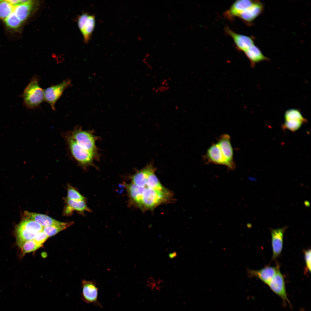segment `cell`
<instances>
[{"mask_svg": "<svg viewBox=\"0 0 311 311\" xmlns=\"http://www.w3.org/2000/svg\"><path fill=\"white\" fill-rule=\"evenodd\" d=\"M39 81L37 76H33L24 90L22 97L24 103L28 108H35L44 101V90L40 86Z\"/></svg>", "mask_w": 311, "mask_h": 311, "instance_id": "cell-1", "label": "cell"}, {"mask_svg": "<svg viewBox=\"0 0 311 311\" xmlns=\"http://www.w3.org/2000/svg\"><path fill=\"white\" fill-rule=\"evenodd\" d=\"M67 139L71 154L79 164L83 167L92 165L96 153L81 147L70 135Z\"/></svg>", "mask_w": 311, "mask_h": 311, "instance_id": "cell-2", "label": "cell"}, {"mask_svg": "<svg viewBox=\"0 0 311 311\" xmlns=\"http://www.w3.org/2000/svg\"><path fill=\"white\" fill-rule=\"evenodd\" d=\"M70 136L82 148L96 153L95 138L90 132L83 130L80 128H76L71 132Z\"/></svg>", "mask_w": 311, "mask_h": 311, "instance_id": "cell-3", "label": "cell"}, {"mask_svg": "<svg viewBox=\"0 0 311 311\" xmlns=\"http://www.w3.org/2000/svg\"><path fill=\"white\" fill-rule=\"evenodd\" d=\"M71 85V80L68 79L59 84L48 88L44 90V101L50 105L53 110H55L56 102L61 96L65 90Z\"/></svg>", "mask_w": 311, "mask_h": 311, "instance_id": "cell-4", "label": "cell"}, {"mask_svg": "<svg viewBox=\"0 0 311 311\" xmlns=\"http://www.w3.org/2000/svg\"><path fill=\"white\" fill-rule=\"evenodd\" d=\"M284 117L283 128L292 132L297 130L307 122V120L303 116L300 111L297 109H291L287 110Z\"/></svg>", "mask_w": 311, "mask_h": 311, "instance_id": "cell-5", "label": "cell"}, {"mask_svg": "<svg viewBox=\"0 0 311 311\" xmlns=\"http://www.w3.org/2000/svg\"><path fill=\"white\" fill-rule=\"evenodd\" d=\"M95 18L94 14L84 13L81 15L78 20L79 28L86 43L90 39L95 26Z\"/></svg>", "mask_w": 311, "mask_h": 311, "instance_id": "cell-6", "label": "cell"}, {"mask_svg": "<svg viewBox=\"0 0 311 311\" xmlns=\"http://www.w3.org/2000/svg\"><path fill=\"white\" fill-rule=\"evenodd\" d=\"M81 297L86 303L101 307L98 300V289L94 281L84 280L82 282Z\"/></svg>", "mask_w": 311, "mask_h": 311, "instance_id": "cell-7", "label": "cell"}, {"mask_svg": "<svg viewBox=\"0 0 311 311\" xmlns=\"http://www.w3.org/2000/svg\"><path fill=\"white\" fill-rule=\"evenodd\" d=\"M230 137L227 134L221 136L217 143L227 164L228 168L234 169L235 165L233 159V150L231 144Z\"/></svg>", "mask_w": 311, "mask_h": 311, "instance_id": "cell-8", "label": "cell"}, {"mask_svg": "<svg viewBox=\"0 0 311 311\" xmlns=\"http://www.w3.org/2000/svg\"><path fill=\"white\" fill-rule=\"evenodd\" d=\"M287 227L288 226H286L276 229L271 228L270 230L273 260L276 259L281 254L283 247L284 234Z\"/></svg>", "mask_w": 311, "mask_h": 311, "instance_id": "cell-9", "label": "cell"}, {"mask_svg": "<svg viewBox=\"0 0 311 311\" xmlns=\"http://www.w3.org/2000/svg\"><path fill=\"white\" fill-rule=\"evenodd\" d=\"M263 8L261 2L255 0L252 5L242 12L238 17L244 22L251 23L262 13Z\"/></svg>", "mask_w": 311, "mask_h": 311, "instance_id": "cell-10", "label": "cell"}, {"mask_svg": "<svg viewBox=\"0 0 311 311\" xmlns=\"http://www.w3.org/2000/svg\"><path fill=\"white\" fill-rule=\"evenodd\" d=\"M279 269V266L277 265L274 267L267 266L257 270H247L249 276L257 277L268 285Z\"/></svg>", "mask_w": 311, "mask_h": 311, "instance_id": "cell-11", "label": "cell"}, {"mask_svg": "<svg viewBox=\"0 0 311 311\" xmlns=\"http://www.w3.org/2000/svg\"><path fill=\"white\" fill-rule=\"evenodd\" d=\"M225 33L233 39L237 48L244 52L254 45L253 39L249 36L237 33L226 26L225 28Z\"/></svg>", "mask_w": 311, "mask_h": 311, "instance_id": "cell-12", "label": "cell"}, {"mask_svg": "<svg viewBox=\"0 0 311 311\" xmlns=\"http://www.w3.org/2000/svg\"><path fill=\"white\" fill-rule=\"evenodd\" d=\"M268 285L275 293L284 300H288L284 277L280 269L272 278Z\"/></svg>", "mask_w": 311, "mask_h": 311, "instance_id": "cell-13", "label": "cell"}, {"mask_svg": "<svg viewBox=\"0 0 311 311\" xmlns=\"http://www.w3.org/2000/svg\"><path fill=\"white\" fill-rule=\"evenodd\" d=\"M255 0H239L236 1L230 8L224 14L225 17L228 19L232 20L245 9L252 5Z\"/></svg>", "mask_w": 311, "mask_h": 311, "instance_id": "cell-14", "label": "cell"}, {"mask_svg": "<svg viewBox=\"0 0 311 311\" xmlns=\"http://www.w3.org/2000/svg\"><path fill=\"white\" fill-rule=\"evenodd\" d=\"M206 157L209 162L227 166V163L217 143L213 144L208 149Z\"/></svg>", "mask_w": 311, "mask_h": 311, "instance_id": "cell-15", "label": "cell"}, {"mask_svg": "<svg viewBox=\"0 0 311 311\" xmlns=\"http://www.w3.org/2000/svg\"><path fill=\"white\" fill-rule=\"evenodd\" d=\"M36 2L31 0L24 3H20L14 7L13 12L22 22L29 16L36 7Z\"/></svg>", "mask_w": 311, "mask_h": 311, "instance_id": "cell-16", "label": "cell"}, {"mask_svg": "<svg viewBox=\"0 0 311 311\" xmlns=\"http://www.w3.org/2000/svg\"><path fill=\"white\" fill-rule=\"evenodd\" d=\"M24 215L26 218L35 221L43 227L54 225L59 222L44 214L25 211Z\"/></svg>", "mask_w": 311, "mask_h": 311, "instance_id": "cell-17", "label": "cell"}, {"mask_svg": "<svg viewBox=\"0 0 311 311\" xmlns=\"http://www.w3.org/2000/svg\"><path fill=\"white\" fill-rule=\"evenodd\" d=\"M64 200L66 203V206L64 210L65 215H69L74 211L81 213L89 210L84 200H75L69 199L67 197Z\"/></svg>", "mask_w": 311, "mask_h": 311, "instance_id": "cell-18", "label": "cell"}, {"mask_svg": "<svg viewBox=\"0 0 311 311\" xmlns=\"http://www.w3.org/2000/svg\"><path fill=\"white\" fill-rule=\"evenodd\" d=\"M126 187L131 201L141 209L143 187L138 186L132 183L126 185Z\"/></svg>", "mask_w": 311, "mask_h": 311, "instance_id": "cell-19", "label": "cell"}, {"mask_svg": "<svg viewBox=\"0 0 311 311\" xmlns=\"http://www.w3.org/2000/svg\"><path fill=\"white\" fill-rule=\"evenodd\" d=\"M244 52L249 60L252 67H254L258 62L269 60V59L264 56L260 49L254 45L251 46Z\"/></svg>", "mask_w": 311, "mask_h": 311, "instance_id": "cell-20", "label": "cell"}, {"mask_svg": "<svg viewBox=\"0 0 311 311\" xmlns=\"http://www.w3.org/2000/svg\"><path fill=\"white\" fill-rule=\"evenodd\" d=\"M73 223V222H62L59 221L56 224L43 227L42 231L48 237H50L55 235L61 231L65 230L72 225Z\"/></svg>", "mask_w": 311, "mask_h": 311, "instance_id": "cell-21", "label": "cell"}, {"mask_svg": "<svg viewBox=\"0 0 311 311\" xmlns=\"http://www.w3.org/2000/svg\"><path fill=\"white\" fill-rule=\"evenodd\" d=\"M17 226L30 232L37 233L42 231L43 227L35 221L25 218Z\"/></svg>", "mask_w": 311, "mask_h": 311, "instance_id": "cell-22", "label": "cell"}, {"mask_svg": "<svg viewBox=\"0 0 311 311\" xmlns=\"http://www.w3.org/2000/svg\"><path fill=\"white\" fill-rule=\"evenodd\" d=\"M14 7L7 0H0V18L5 20L13 12Z\"/></svg>", "mask_w": 311, "mask_h": 311, "instance_id": "cell-23", "label": "cell"}, {"mask_svg": "<svg viewBox=\"0 0 311 311\" xmlns=\"http://www.w3.org/2000/svg\"><path fill=\"white\" fill-rule=\"evenodd\" d=\"M41 246L33 240L24 242L19 248L21 249L22 256H23L26 253L36 251Z\"/></svg>", "mask_w": 311, "mask_h": 311, "instance_id": "cell-24", "label": "cell"}, {"mask_svg": "<svg viewBox=\"0 0 311 311\" xmlns=\"http://www.w3.org/2000/svg\"><path fill=\"white\" fill-rule=\"evenodd\" d=\"M5 20L7 25L12 28L18 27L22 22L13 12Z\"/></svg>", "mask_w": 311, "mask_h": 311, "instance_id": "cell-25", "label": "cell"}, {"mask_svg": "<svg viewBox=\"0 0 311 311\" xmlns=\"http://www.w3.org/2000/svg\"><path fill=\"white\" fill-rule=\"evenodd\" d=\"M67 198L75 200H84L85 198L76 189L70 185H67Z\"/></svg>", "mask_w": 311, "mask_h": 311, "instance_id": "cell-26", "label": "cell"}, {"mask_svg": "<svg viewBox=\"0 0 311 311\" xmlns=\"http://www.w3.org/2000/svg\"><path fill=\"white\" fill-rule=\"evenodd\" d=\"M47 235L43 231H41L36 234L34 240L37 244L41 246L48 238Z\"/></svg>", "mask_w": 311, "mask_h": 311, "instance_id": "cell-27", "label": "cell"}, {"mask_svg": "<svg viewBox=\"0 0 311 311\" xmlns=\"http://www.w3.org/2000/svg\"><path fill=\"white\" fill-rule=\"evenodd\" d=\"M311 249H308L304 251V255L306 264V271L310 272L311 268Z\"/></svg>", "mask_w": 311, "mask_h": 311, "instance_id": "cell-28", "label": "cell"}, {"mask_svg": "<svg viewBox=\"0 0 311 311\" xmlns=\"http://www.w3.org/2000/svg\"><path fill=\"white\" fill-rule=\"evenodd\" d=\"M7 1L9 2L12 4L14 6L20 3V0H12Z\"/></svg>", "mask_w": 311, "mask_h": 311, "instance_id": "cell-29", "label": "cell"}, {"mask_svg": "<svg viewBox=\"0 0 311 311\" xmlns=\"http://www.w3.org/2000/svg\"><path fill=\"white\" fill-rule=\"evenodd\" d=\"M169 257L170 258H173L177 256V254L175 252L169 254Z\"/></svg>", "mask_w": 311, "mask_h": 311, "instance_id": "cell-30", "label": "cell"}, {"mask_svg": "<svg viewBox=\"0 0 311 311\" xmlns=\"http://www.w3.org/2000/svg\"><path fill=\"white\" fill-rule=\"evenodd\" d=\"M304 204L305 206L307 207H309L310 206V203L307 200L305 201L304 202Z\"/></svg>", "mask_w": 311, "mask_h": 311, "instance_id": "cell-31", "label": "cell"}]
</instances>
